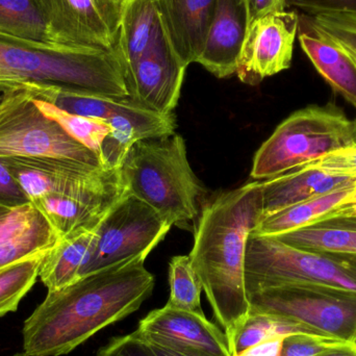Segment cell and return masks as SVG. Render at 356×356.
<instances>
[{
	"mask_svg": "<svg viewBox=\"0 0 356 356\" xmlns=\"http://www.w3.org/2000/svg\"><path fill=\"white\" fill-rule=\"evenodd\" d=\"M146 259L135 257L92 272L48 292L24 322L25 355H68L106 326L137 312L156 286V277L146 269Z\"/></svg>",
	"mask_w": 356,
	"mask_h": 356,
	"instance_id": "cell-1",
	"label": "cell"
},
{
	"mask_svg": "<svg viewBox=\"0 0 356 356\" xmlns=\"http://www.w3.org/2000/svg\"><path fill=\"white\" fill-rule=\"evenodd\" d=\"M263 217V181L254 180L204 200L193 229L191 265L227 337L232 356L251 314L245 286L247 241Z\"/></svg>",
	"mask_w": 356,
	"mask_h": 356,
	"instance_id": "cell-2",
	"label": "cell"
},
{
	"mask_svg": "<svg viewBox=\"0 0 356 356\" xmlns=\"http://www.w3.org/2000/svg\"><path fill=\"white\" fill-rule=\"evenodd\" d=\"M120 170L129 194L147 203L171 225L192 230L202 205L203 188L191 168L181 136L137 142Z\"/></svg>",
	"mask_w": 356,
	"mask_h": 356,
	"instance_id": "cell-3",
	"label": "cell"
},
{
	"mask_svg": "<svg viewBox=\"0 0 356 356\" xmlns=\"http://www.w3.org/2000/svg\"><path fill=\"white\" fill-rule=\"evenodd\" d=\"M0 60L29 87L129 96L114 50L60 44L31 45L0 35Z\"/></svg>",
	"mask_w": 356,
	"mask_h": 356,
	"instance_id": "cell-4",
	"label": "cell"
},
{
	"mask_svg": "<svg viewBox=\"0 0 356 356\" xmlns=\"http://www.w3.org/2000/svg\"><path fill=\"white\" fill-rule=\"evenodd\" d=\"M355 145L353 121L332 106H309L278 125L253 160L250 177L267 180L311 164L321 156Z\"/></svg>",
	"mask_w": 356,
	"mask_h": 356,
	"instance_id": "cell-5",
	"label": "cell"
},
{
	"mask_svg": "<svg viewBox=\"0 0 356 356\" xmlns=\"http://www.w3.org/2000/svg\"><path fill=\"white\" fill-rule=\"evenodd\" d=\"M294 284H323L356 292V264L349 257L311 252L274 236L250 234L245 255L247 294Z\"/></svg>",
	"mask_w": 356,
	"mask_h": 356,
	"instance_id": "cell-6",
	"label": "cell"
},
{
	"mask_svg": "<svg viewBox=\"0 0 356 356\" xmlns=\"http://www.w3.org/2000/svg\"><path fill=\"white\" fill-rule=\"evenodd\" d=\"M251 314L278 316L318 336L356 341V292L323 284H294L248 295ZM250 314V315H251Z\"/></svg>",
	"mask_w": 356,
	"mask_h": 356,
	"instance_id": "cell-7",
	"label": "cell"
},
{
	"mask_svg": "<svg viewBox=\"0 0 356 356\" xmlns=\"http://www.w3.org/2000/svg\"><path fill=\"white\" fill-rule=\"evenodd\" d=\"M29 201L44 196L69 197L115 205L127 191L121 170L72 160L51 158H0Z\"/></svg>",
	"mask_w": 356,
	"mask_h": 356,
	"instance_id": "cell-8",
	"label": "cell"
},
{
	"mask_svg": "<svg viewBox=\"0 0 356 356\" xmlns=\"http://www.w3.org/2000/svg\"><path fill=\"white\" fill-rule=\"evenodd\" d=\"M171 227L147 203L127 193L96 228L81 276L135 257H147Z\"/></svg>",
	"mask_w": 356,
	"mask_h": 356,
	"instance_id": "cell-9",
	"label": "cell"
},
{
	"mask_svg": "<svg viewBox=\"0 0 356 356\" xmlns=\"http://www.w3.org/2000/svg\"><path fill=\"white\" fill-rule=\"evenodd\" d=\"M35 92L0 121V158L63 159L102 166L95 152L39 110Z\"/></svg>",
	"mask_w": 356,
	"mask_h": 356,
	"instance_id": "cell-10",
	"label": "cell"
},
{
	"mask_svg": "<svg viewBox=\"0 0 356 356\" xmlns=\"http://www.w3.org/2000/svg\"><path fill=\"white\" fill-rule=\"evenodd\" d=\"M52 41L60 45L114 50L122 0H35Z\"/></svg>",
	"mask_w": 356,
	"mask_h": 356,
	"instance_id": "cell-11",
	"label": "cell"
},
{
	"mask_svg": "<svg viewBox=\"0 0 356 356\" xmlns=\"http://www.w3.org/2000/svg\"><path fill=\"white\" fill-rule=\"evenodd\" d=\"M298 22L295 10L267 15L250 22L236 73L241 81L255 86L290 68Z\"/></svg>",
	"mask_w": 356,
	"mask_h": 356,
	"instance_id": "cell-12",
	"label": "cell"
},
{
	"mask_svg": "<svg viewBox=\"0 0 356 356\" xmlns=\"http://www.w3.org/2000/svg\"><path fill=\"white\" fill-rule=\"evenodd\" d=\"M186 68L167 40L146 52L125 71L129 96L154 112L173 114Z\"/></svg>",
	"mask_w": 356,
	"mask_h": 356,
	"instance_id": "cell-13",
	"label": "cell"
},
{
	"mask_svg": "<svg viewBox=\"0 0 356 356\" xmlns=\"http://www.w3.org/2000/svg\"><path fill=\"white\" fill-rule=\"evenodd\" d=\"M137 332L150 340L195 355L232 356L225 332L209 321L204 314L166 305L142 319Z\"/></svg>",
	"mask_w": 356,
	"mask_h": 356,
	"instance_id": "cell-14",
	"label": "cell"
},
{
	"mask_svg": "<svg viewBox=\"0 0 356 356\" xmlns=\"http://www.w3.org/2000/svg\"><path fill=\"white\" fill-rule=\"evenodd\" d=\"M249 25L247 0H217L204 48L197 63L218 79L236 74Z\"/></svg>",
	"mask_w": 356,
	"mask_h": 356,
	"instance_id": "cell-15",
	"label": "cell"
},
{
	"mask_svg": "<svg viewBox=\"0 0 356 356\" xmlns=\"http://www.w3.org/2000/svg\"><path fill=\"white\" fill-rule=\"evenodd\" d=\"M299 44L328 85L356 106V62L334 38L316 25L311 15H299Z\"/></svg>",
	"mask_w": 356,
	"mask_h": 356,
	"instance_id": "cell-16",
	"label": "cell"
},
{
	"mask_svg": "<svg viewBox=\"0 0 356 356\" xmlns=\"http://www.w3.org/2000/svg\"><path fill=\"white\" fill-rule=\"evenodd\" d=\"M169 43L190 66L202 54L217 0H156Z\"/></svg>",
	"mask_w": 356,
	"mask_h": 356,
	"instance_id": "cell-17",
	"label": "cell"
},
{
	"mask_svg": "<svg viewBox=\"0 0 356 356\" xmlns=\"http://www.w3.org/2000/svg\"><path fill=\"white\" fill-rule=\"evenodd\" d=\"M355 186V178L330 175L309 166L263 180V219L292 205Z\"/></svg>",
	"mask_w": 356,
	"mask_h": 356,
	"instance_id": "cell-18",
	"label": "cell"
},
{
	"mask_svg": "<svg viewBox=\"0 0 356 356\" xmlns=\"http://www.w3.org/2000/svg\"><path fill=\"white\" fill-rule=\"evenodd\" d=\"M156 0H122L119 37L114 51L123 74L146 52L167 41Z\"/></svg>",
	"mask_w": 356,
	"mask_h": 356,
	"instance_id": "cell-19",
	"label": "cell"
},
{
	"mask_svg": "<svg viewBox=\"0 0 356 356\" xmlns=\"http://www.w3.org/2000/svg\"><path fill=\"white\" fill-rule=\"evenodd\" d=\"M95 230H81L64 236L46 253L39 277L48 292L60 290L81 278L89 261Z\"/></svg>",
	"mask_w": 356,
	"mask_h": 356,
	"instance_id": "cell-20",
	"label": "cell"
},
{
	"mask_svg": "<svg viewBox=\"0 0 356 356\" xmlns=\"http://www.w3.org/2000/svg\"><path fill=\"white\" fill-rule=\"evenodd\" d=\"M355 188H341L272 213L264 218L251 234L277 238L313 225L338 207Z\"/></svg>",
	"mask_w": 356,
	"mask_h": 356,
	"instance_id": "cell-21",
	"label": "cell"
},
{
	"mask_svg": "<svg viewBox=\"0 0 356 356\" xmlns=\"http://www.w3.org/2000/svg\"><path fill=\"white\" fill-rule=\"evenodd\" d=\"M278 240L296 248L322 254L356 257V226L322 221L284 236Z\"/></svg>",
	"mask_w": 356,
	"mask_h": 356,
	"instance_id": "cell-22",
	"label": "cell"
},
{
	"mask_svg": "<svg viewBox=\"0 0 356 356\" xmlns=\"http://www.w3.org/2000/svg\"><path fill=\"white\" fill-rule=\"evenodd\" d=\"M0 35L31 45L56 44L35 0H0Z\"/></svg>",
	"mask_w": 356,
	"mask_h": 356,
	"instance_id": "cell-23",
	"label": "cell"
},
{
	"mask_svg": "<svg viewBox=\"0 0 356 356\" xmlns=\"http://www.w3.org/2000/svg\"><path fill=\"white\" fill-rule=\"evenodd\" d=\"M49 250L35 253L0 269V317L17 311L19 303L39 278L42 263Z\"/></svg>",
	"mask_w": 356,
	"mask_h": 356,
	"instance_id": "cell-24",
	"label": "cell"
},
{
	"mask_svg": "<svg viewBox=\"0 0 356 356\" xmlns=\"http://www.w3.org/2000/svg\"><path fill=\"white\" fill-rule=\"evenodd\" d=\"M60 238L41 213L25 229L0 242V269L25 257L49 250Z\"/></svg>",
	"mask_w": 356,
	"mask_h": 356,
	"instance_id": "cell-25",
	"label": "cell"
},
{
	"mask_svg": "<svg viewBox=\"0 0 356 356\" xmlns=\"http://www.w3.org/2000/svg\"><path fill=\"white\" fill-rule=\"evenodd\" d=\"M297 334H316L309 328L278 316L251 314L234 340L232 356L259 343Z\"/></svg>",
	"mask_w": 356,
	"mask_h": 356,
	"instance_id": "cell-26",
	"label": "cell"
},
{
	"mask_svg": "<svg viewBox=\"0 0 356 356\" xmlns=\"http://www.w3.org/2000/svg\"><path fill=\"white\" fill-rule=\"evenodd\" d=\"M33 102L46 116L56 121L71 137L81 142L99 156L104 139L111 133V127L104 121L71 114L56 108L54 104L33 95ZM100 159V158H99Z\"/></svg>",
	"mask_w": 356,
	"mask_h": 356,
	"instance_id": "cell-27",
	"label": "cell"
},
{
	"mask_svg": "<svg viewBox=\"0 0 356 356\" xmlns=\"http://www.w3.org/2000/svg\"><path fill=\"white\" fill-rule=\"evenodd\" d=\"M170 298L167 305L175 309L204 314L200 296L203 290L200 280L191 265L188 255H177L169 263Z\"/></svg>",
	"mask_w": 356,
	"mask_h": 356,
	"instance_id": "cell-28",
	"label": "cell"
},
{
	"mask_svg": "<svg viewBox=\"0 0 356 356\" xmlns=\"http://www.w3.org/2000/svg\"><path fill=\"white\" fill-rule=\"evenodd\" d=\"M316 25L356 56V17L344 14L313 16Z\"/></svg>",
	"mask_w": 356,
	"mask_h": 356,
	"instance_id": "cell-29",
	"label": "cell"
},
{
	"mask_svg": "<svg viewBox=\"0 0 356 356\" xmlns=\"http://www.w3.org/2000/svg\"><path fill=\"white\" fill-rule=\"evenodd\" d=\"M348 343L317 334H297L286 337L280 356H319Z\"/></svg>",
	"mask_w": 356,
	"mask_h": 356,
	"instance_id": "cell-30",
	"label": "cell"
},
{
	"mask_svg": "<svg viewBox=\"0 0 356 356\" xmlns=\"http://www.w3.org/2000/svg\"><path fill=\"white\" fill-rule=\"evenodd\" d=\"M307 166L330 175L356 179V145L334 150Z\"/></svg>",
	"mask_w": 356,
	"mask_h": 356,
	"instance_id": "cell-31",
	"label": "cell"
},
{
	"mask_svg": "<svg viewBox=\"0 0 356 356\" xmlns=\"http://www.w3.org/2000/svg\"><path fill=\"white\" fill-rule=\"evenodd\" d=\"M39 213L31 203L18 209L0 207V242L22 232Z\"/></svg>",
	"mask_w": 356,
	"mask_h": 356,
	"instance_id": "cell-32",
	"label": "cell"
},
{
	"mask_svg": "<svg viewBox=\"0 0 356 356\" xmlns=\"http://www.w3.org/2000/svg\"><path fill=\"white\" fill-rule=\"evenodd\" d=\"M95 356H156L137 332L115 337Z\"/></svg>",
	"mask_w": 356,
	"mask_h": 356,
	"instance_id": "cell-33",
	"label": "cell"
},
{
	"mask_svg": "<svg viewBox=\"0 0 356 356\" xmlns=\"http://www.w3.org/2000/svg\"><path fill=\"white\" fill-rule=\"evenodd\" d=\"M289 6L298 8L305 14H344L356 17V0H289Z\"/></svg>",
	"mask_w": 356,
	"mask_h": 356,
	"instance_id": "cell-34",
	"label": "cell"
},
{
	"mask_svg": "<svg viewBox=\"0 0 356 356\" xmlns=\"http://www.w3.org/2000/svg\"><path fill=\"white\" fill-rule=\"evenodd\" d=\"M31 204L16 178L0 159V207L18 209Z\"/></svg>",
	"mask_w": 356,
	"mask_h": 356,
	"instance_id": "cell-35",
	"label": "cell"
},
{
	"mask_svg": "<svg viewBox=\"0 0 356 356\" xmlns=\"http://www.w3.org/2000/svg\"><path fill=\"white\" fill-rule=\"evenodd\" d=\"M250 22L270 14L286 12L289 0H247Z\"/></svg>",
	"mask_w": 356,
	"mask_h": 356,
	"instance_id": "cell-36",
	"label": "cell"
},
{
	"mask_svg": "<svg viewBox=\"0 0 356 356\" xmlns=\"http://www.w3.org/2000/svg\"><path fill=\"white\" fill-rule=\"evenodd\" d=\"M39 88H17L0 94V121Z\"/></svg>",
	"mask_w": 356,
	"mask_h": 356,
	"instance_id": "cell-37",
	"label": "cell"
},
{
	"mask_svg": "<svg viewBox=\"0 0 356 356\" xmlns=\"http://www.w3.org/2000/svg\"><path fill=\"white\" fill-rule=\"evenodd\" d=\"M286 338H276L249 347L234 356H280Z\"/></svg>",
	"mask_w": 356,
	"mask_h": 356,
	"instance_id": "cell-38",
	"label": "cell"
},
{
	"mask_svg": "<svg viewBox=\"0 0 356 356\" xmlns=\"http://www.w3.org/2000/svg\"><path fill=\"white\" fill-rule=\"evenodd\" d=\"M138 334L149 345L150 348H152V350L154 351V355L156 356H201L195 355L193 353H188V351L181 350V349L177 348V347L169 346V345L162 344V343L150 340V339L145 338V337L140 334L139 332H138Z\"/></svg>",
	"mask_w": 356,
	"mask_h": 356,
	"instance_id": "cell-39",
	"label": "cell"
},
{
	"mask_svg": "<svg viewBox=\"0 0 356 356\" xmlns=\"http://www.w3.org/2000/svg\"><path fill=\"white\" fill-rule=\"evenodd\" d=\"M350 211H356V186L355 188H353V191H351L350 193H349L348 196H347L344 200H342V202H341L338 207H334V209H332L330 213H327L325 217L322 218V219L318 222L334 219V218H336L337 216Z\"/></svg>",
	"mask_w": 356,
	"mask_h": 356,
	"instance_id": "cell-40",
	"label": "cell"
},
{
	"mask_svg": "<svg viewBox=\"0 0 356 356\" xmlns=\"http://www.w3.org/2000/svg\"><path fill=\"white\" fill-rule=\"evenodd\" d=\"M0 85L8 86L13 88H35L29 87L26 83H23L19 77L13 74L0 60Z\"/></svg>",
	"mask_w": 356,
	"mask_h": 356,
	"instance_id": "cell-41",
	"label": "cell"
},
{
	"mask_svg": "<svg viewBox=\"0 0 356 356\" xmlns=\"http://www.w3.org/2000/svg\"><path fill=\"white\" fill-rule=\"evenodd\" d=\"M319 356H356V350L353 344H344Z\"/></svg>",
	"mask_w": 356,
	"mask_h": 356,
	"instance_id": "cell-42",
	"label": "cell"
},
{
	"mask_svg": "<svg viewBox=\"0 0 356 356\" xmlns=\"http://www.w3.org/2000/svg\"><path fill=\"white\" fill-rule=\"evenodd\" d=\"M326 221L337 222V223L347 224V225L356 226V216L355 217L349 218H340V219L326 220Z\"/></svg>",
	"mask_w": 356,
	"mask_h": 356,
	"instance_id": "cell-43",
	"label": "cell"
},
{
	"mask_svg": "<svg viewBox=\"0 0 356 356\" xmlns=\"http://www.w3.org/2000/svg\"><path fill=\"white\" fill-rule=\"evenodd\" d=\"M356 211H346V213H341V215L337 216L334 219H340V218H349V217H355ZM332 220V219H330Z\"/></svg>",
	"mask_w": 356,
	"mask_h": 356,
	"instance_id": "cell-44",
	"label": "cell"
},
{
	"mask_svg": "<svg viewBox=\"0 0 356 356\" xmlns=\"http://www.w3.org/2000/svg\"><path fill=\"white\" fill-rule=\"evenodd\" d=\"M12 89H17V88L8 87V86L0 85V94L4 93V92L10 91Z\"/></svg>",
	"mask_w": 356,
	"mask_h": 356,
	"instance_id": "cell-45",
	"label": "cell"
},
{
	"mask_svg": "<svg viewBox=\"0 0 356 356\" xmlns=\"http://www.w3.org/2000/svg\"><path fill=\"white\" fill-rule=\"evenodd\" d=\"M353 139H355V144L356 145V119L353 121Z\"/></svg>",
	"mask_w": 356,
	"mask_h": 356,
	"instance_id": "cell-46",
	"label": "cell"
},
{
	"mask_svg": "<svg viewBox=\"0 0 356 356\" xmlns=\"http://www.w3.org/2000/svg\"><path fill=\"white\" fill-rule=\"evenodd\" d=\"M13 356H29L27 355H25L24 353H17V355H13Z\"/></svg>",
	"mask_w": 356,
	"mask_h": 356,
	"instance_id": "cell-47",
	"label": "cell"
},
{
	"mask_svg": "<svg viewBox=\"0 0 356 356\" xmlns=\"http://www.w3.org/2000/svg\"><path fill=\"white\" fill-rule=\"evenodd\" d=\"M351 259H353V261L356 264V257H349Z\"/></svg>",
	"mask_w": 356,
	"mask_h": 356,
	"instance_id": "cell-48",
	"label": "cell"
},
{
	"mask_svg": "<svg viewBox=\"0 0 356 356\" xmlns=\"http://www.w3.org/2000/svg\"><path fill=\"white\" fill-rule=\"evenodd\" d=\"M353 346L355 347V349L356 350V341L355 343H353Z\"/></svg>",
	"mask_w": 356,
	"mask_h": 356,
	"instance_id": "cell-49",
	"label": "cell"
},
{
	"mask_svg": "<svg viewBox=\"0 0 356 356\" xmlns=\"http://www.w3.org/2000/svg\"><path fill=\"white\" fill-rule=\"evenodd\" d=\"M353 58H355V62H356V56H353Z\"/></svg>",
	"mask_w": 356,
	"mask_h": 356,
	"instance_id": "cell-50",
	"label": "cell"
}]
</instances>
